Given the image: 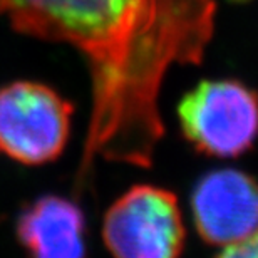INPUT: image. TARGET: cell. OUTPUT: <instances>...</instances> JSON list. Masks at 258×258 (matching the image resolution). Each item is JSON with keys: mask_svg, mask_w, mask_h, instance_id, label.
<instances>
[{"mask_svg": "<svg viewBox=\"0 0 258 258\" xmlns=\"http://www.w3.org/2000/svg\"><path fill=\"white\" fill-rule=\"evenodd\" d=\"M74 107L52 87L17 81L0 89V154L37 166L62 154Z\"/></svg>", "mask_w": 258, "mask_h": 258, "instance_id": "3", "label": "cell"}, {"mask_svg": "<svg viewBox=\"0 0 258 258\" xmlns=\"http://www.w3.org/2000/svg\"><path fill=\"white\" fill-rule=\"evenodd\" d=\"M15 230L30 258H86L84 213L62 196H42L27 205Z\"/></svg>", "mask_w": 258, "mask_h": 258, "instance_id": "6", "label": "cell"}, {"mask_svg": "<svg viewBox=\"0 0 258 258\" xmlns=\"http://www.w3.org/2000/svg\"><path fill=\"white\" fill-rule=\"evenodd\" d=\"M191 213L206 243L228 246L258 231V181L233 168L206 173L195 184Z\"/></svg>", "mask_w": 258, "mask_h": 258, "instance_id": "5", "label": "cell"}, {"mask_svg": "<svg viewBox=\"0 0 258 258\" xmlns=\"http://www.w3.org/2000/svg\"><path fill=\"white\" fill-rule=\"evenodd\" d=\"M178 121L196 151L241 156L258 138V92L235 79L201 81L179 101Z\"/></svg>", "mask_w": 258, "mask_h": 258, "instance_id": "2", "label": "cell"}, {"mask_svg": "<svg viewBox=\"0 0 258 258\" xmlns=\"http://www.w3.org/2000/svg\"><path fill=\"white\" fill-rule=\"evenodd\" d=\"M17 30L84 55L92 109L79 179L96 158L151 166L164 127L158 109L171 66L200 64L215 30L213 0H0Z\"/></svg>", "mask_w": 258, "mask_h": 258, "instance_id": "1", "label": "cell"}, {"mask_svg": "<svg viewBox=\"0 0 258 258\" xmlns=\"http://www.w3.org/2000/svg\"><path fill=\"white\" fill-rule=\"evenodd\" d=\"M102 240L112 258H179L184 223L178 198L153 184L129 188L106 211Z\"/></svg>", "mask_w": 258, "mask_h": 258, "instance_id": "4", "label": "cell"}, {"mask_svg": "<svg viewBox=\"0 0 258 258\" xmlns=\"http://www.w3.org/2000/svg\"><path fill=\"white\" fill-rule=\"evenodd\" d=\"M218 258H258V231L245 240L225 246Z\"/></svg>", "mask_w": 258, "mask_h": 258, "instance_id": "7", "label": "cell"}]
</instances>
